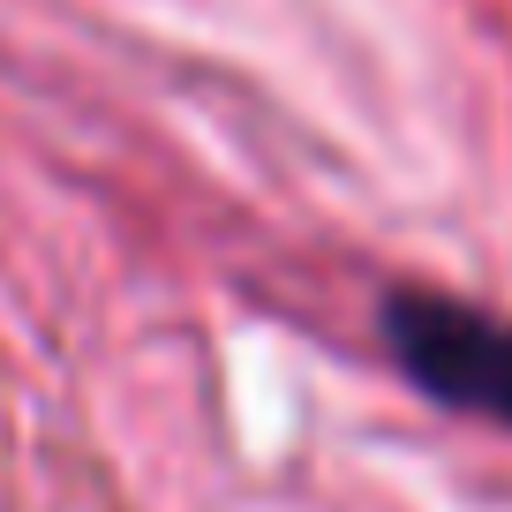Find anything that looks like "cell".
Returning a JSON list of instances; mask_svg holds the SVG:
<instances>
[{
    "mask_svg": "<svg viewBox=\"0 0 512 512\" xmlns=\"http://www.w3.org/2000/svg\"><path fill=\"white\" fill-rule=\"evenodd\" d=\"M384 339L422 392L467 415L512 422V324H490L475 309L430 302V294H400L384 309Z\"/></svg>",
    "mask_w": 512,
    "mask_h": 512,
    "instance_id": "6da1fadb",
    "label": "cell"
}]
</instances>
